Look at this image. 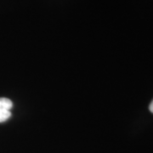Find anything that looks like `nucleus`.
I'll return each instance as SVG.
<instances>
[{"label":"nucleus","mask_w":153,"mask_h":153,"mask_svg":"<svg viewBox=\"0 0 153 153\" xmlns=\"http://www.w3.org/2000/svg\"><path fill=\"white\" fill-rule=\"evenodd\" d=\"M13 103L10 99L0 98V123H4L11 117Z\"/></svg>","instance_id":"1"},{"label":"nucleus","mask_w":153,"mask_h":153,"mask_svg":"<svg viewBox=\"0 0 153 153\" xmlns=\"http://www.w3.org/2000/svg\"><path fill=\"white\" fill-rule=\"evenodd\" d=\"M149 110H150V111H151L152 113H153V100L151 102L150 105H149Z\"/></svg>","instance_id":"2"}]
</instances>
